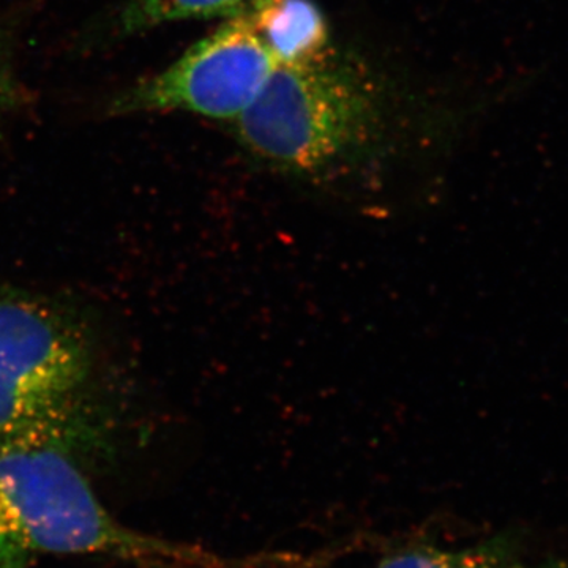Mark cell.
<instances>
[{
  "label": "cell",
  "mask_w": 568,
  "mask_h": 568,
  "mask_svg": "<svg viewBox=\"0 0 568 568\" xmlns=\"http://www.w3.org/2000/svg\"><path fill=\"white\" fill-rule=\"evenodd\" d=\"M73 448L31 440L0 446V568L41 556L104 555L152 568H194L196 555L123 526L97 496Z\"/></svg>",
  "instance_id": "6da1fadb"
},
{
  "label": "cell",
  "mask_w": 568,
  "mask_h": 568,
  "mask_svg": "<svg viewBox=\"0 0 568 568\" xmlns=\"http://www.w3.org/2000/svg\"><path fill=\"white\" fill-rule=\"evenodd\" d=\"M95 345L58 302L0 280V446L77 448L91 429Z\"/></svg>",
  "instance_id": "7a4b0ae2"
},
{
  "label": "cell",
  "mask_w": 568,
  "mask_h": 568,
  "mask_svg": "<svg viewBox=\"0 0 568 568\" xmlns=\"http://www.w3.org/2000/svg\"><path fill=\"white\" fill-rule=\"evenodd\" d=\"M379 121L368 82L332 54L305 65H278L234 122L246 151L280 173L331 178L372 141Z\"/></svg>",
  "instance_id": "3957f363"
},
{
  "label": "cell",
  "mask_w": 568,
  "mask_h": 568,
  "mask_svg": "<svg viewBox=\"0 0 568 568\" xmlns=\"http://www.w3.org/2000/svg\"><path fill=\"white\" fill-rule=\"evenodd\" d=\"M278 62L248 14L226 20L160 73L119 93L110 115L189 112L235 122L257 99Z\"/></svg>",
  "instance_id": "277c9868"
},
{
  "label": "cell",
  "mask_w": 568,
  "mask_h": 568,
  "mask_svg": "<svg viewBox=\"0 0 568 568\" xmlns=\"http://www.w3.org/2000/svg\"><path fill=\"white\" fill-rule=\"evenodd\" d=\"M278 65H305L331 54V31L313 0H264L248 14Z\"/></svg>",
  "instance_id": "5b68a950"
},
{
  "label": "cell",
  "mask_w": 568,
  "mask_h": 568,
  "mask_svg": "<svg viewBox=\"0 0 568 568\" xmlns=\"http://www.w3.org/2000/svg\"><path fill=\"white\" fill-rule=\"evenodd\" d=\"M264 0H126L115 18V32L136 36L160 26L190 20H233L252 13Z\"/></svg>",
  "instance_id": "8992f818"
},
{
  "label": "cell",
  "mask_w": 568,
  "mask_h": 568,
  "mask_svg": "<svg viewBox=\"0 0 568 568\" xmlns=\"http://www.w3.org/2000/svg\"><path fill=\"white\" fill-rule=\"evenodd\" d=\"M507 541L470 548L416 547L403 549L372 568H514Z\"/></svg>",
  "instance_id": "52a82bcc"
},
{
  "label": "cell",
  "mask_w": 568,
  "mask_h": 568,
  "mask_svg": "<svg viewBox=\"0 0 568 568\" xmlns=\"http://www.w3.org/2000/svg\"><path fill=\"white\" fill-rule=\"evenodd\" d=\"M22 102H24V92L11 61L9 44L0 32V114L14 110Z\"/></svg>",
  "instance_id": "ba28073f"
},
{
  "label": "cell",
  "mask_w": 568,
  "mask_h": 568,
  "mask_svg": "<svg viewBox=\"0 0 568 568\" xmlns=\"http://www.w3.org/2000/svg\"><path fill=\"white\" fill-rule=\"evenodd\" d=\"M540 568H568V562H562V560H551V562L545 564V566Z\"/></svg>",
  "instance_id": "9c48e42d"
}]
</instances>
